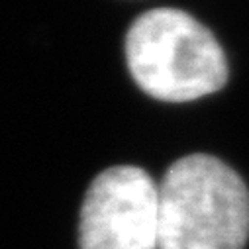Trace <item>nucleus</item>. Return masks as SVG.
I'll list each match as a JSON object with an SVG mask.
<instances>
[{"mask_svg":"<svg viewBox=\"0 0 249 249\" xmlns=\"http://www.w3.org/2000/svg\"><path fill=\"white\" fill-rule=\"evenodd\" d=\"M157 196L159 249H243L249 191L224 161L204 153L175 161Z\"/></svg>","mask_w":249,"mask_h":249,"instance_id":"1","label":"nucleus"},{"mask_svg":"<svg viewBox=\"0 0 249 249\" xmlns=\"http://www.w3.org/2000/svg\"><path fill=\"white\" fill-rule=\"evenodd\" d=\"M126 59L138 87L165 102L208 96L228 81V61L214 34L177 8L142 14L128 30Z\"/></svg>","mask_w":249,"mask_h":249,"instance_id":"2","label":"nucleus"},{"mask_svg":"<svg viewBox=\"0 0 249 249\" xmlns=\"http://www.w3.org/2000/svg\"><path fill=\"white\" fill-rule=\"evenodd\" d=\"M81 249H159V196L147 171L118 165L90 182L81 208Z\"/></svg>","mask_w":249,"mask_h":249,"instance_id":"3","label":"nucleus"}]
</instances>
